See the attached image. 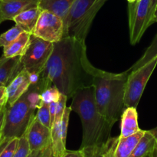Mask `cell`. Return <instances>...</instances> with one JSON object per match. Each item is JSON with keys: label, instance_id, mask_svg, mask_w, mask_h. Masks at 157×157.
Masks as SVG:
<instances>
[{"label": "cell", "instance_id": "cell-14", "mask_svg": "<svg viewBox=\"0 0 157 157\" xmlns=\"http://www.w3.org/2000/svg\"><path fill=\"white\" fill-rule=\"evenodd\" d=\"M21 57L0 58V87H7L11 81L23 70Z\"/></svg>", "mask_w": 157, "mask_h": 157}, {"label": "cell", "instance_id": "cell-38", "mask_svg": "<svg viewBox=\"0 0 157 157\" xmlns=\"http://www.w3.org/2000/svg\"><path fill=\"white\" fill-rule=\"evenodd\" d=\"M137 1V0H127L128 3H132V2H134Z\"/></svg>", "mask_w": 157, "mask_h": 157}, {"label": "cell", "instance_id": "cell-31", "mask_svg": "<svg viewBox=\"0 0 157 157\" xmlns=\"http://www.w3.org/2000/svg\"><path fill=\"white\" fill-rule=\"evenodd\" d=\"M57 105H58V101L57 102H52L49 104V108H50L51 117H52V122L53 124L54 120L55 117V113L57 110Z\"/></svg>", "mask_w": 157, "mask_h": 157}, {"label": "cell", "instance_id": "cell-10", "mask_svg": "<svg viewBox=\"0 0 157 157\" xmlns=\"http://www.w3.org/2000/svg\"><path fill=\"white\" fill-rule=\"evenodd\" d=\"M146 130L139 132L127 137L119 136L110 137L104 144L106 156L107 157H129L136 146L145 133Z\"/></svg>", "mask_w": 157, "mask_h": 157}, {"label": "cell", "instance_id": "cell-1", "mask_svg": "<svg viewBox=\"0 0 157 157\" xmlns=\"http://www.w3.org/2000/svg\"><path fill=\"white\" fill-rule=\"evenodd\" d=\"M97 70L87 58L85 41L64 37L54 43L53 52L40 75L38 85L43 91L53 84L62 94L72 98L81 89L93 86Z\"/></svg>", "mask_w": 157, "mask_h": 157}, {"label": "cell", "instance_id": "cell-20", "mask_svg": "<svg viewBox=\"0 0 157 157\" xmlns=\"http://www.w3.org/2000/svg\"><path fill=\"white\" fill-rule=\"evenodd\" d=\"M156 143V139L152 135L150 130H146L143 137L141 138L133 151L132 152L131 155L129 157L147 156L152 153Z\"/></svg>", "mask_w": 157, "mask_h": 157}, {"label": "cell", "instance_id": "cell-33", "mask_svg": "<svg viewBox=\"0 0 157 157\" xmlns=\"http://www.w3.org/2000/svg\"><path fill=\"white\" fill-rule=\"evenodd\" d=\"M45 149H44V150H45ZM44 150H36V151H32L28 157H42L43 154H44Z\"/></svg>", "mask_w": 157, "mask_h": 157}, {"label": "cell", "instance_id": "cell-37", "mask_svg": "<svg viewBox=\"0 0 157 157\" xmlns=\"http://www.w3.org/2000/svg\"><path fill=\"white\" fill-rule=\"evenodd\" d=\"M155 22L157 23V6H156V12H155V15H154V23Z\"/></svg>", "mask_w": 157, "mask_h": 157}, {"label": "cell", "instance_id": "cell-4", "mask_svg": "<svg viewBox=\"0 0 157 157\" xmlns=\"http://www.w3.org/2000/svg\"><path fill=\"white\" fill-rule=\"evenodd\" d=\"M41 93L37 84H32L16 102L11 106L7 104L0 146L24 136L36 116L35 110L41 102Z\"/></svg>", "mask_w": 157, "mask_h": 157}, {"label": "cell", "instance_id": "cell-28", "mask_svg": "<svg viewBox=\"0 0 157 157\" xmlns=\"http://www.w3.org/2000/svg\"><path fill=\"white\" fill-rule=\"evenodd\" d=\"M6 109H7V104L0 107V141H1L2 134L3 126H4L5 116H6Z\"/></svg>", "mask_w": 157, "mask_h": 157}, {"label": "cell", "instance_id": "cell-34", "mask_svg": "<svg viewBox=\"0 0 157 157\" xmlns=\"http://www.w3.org/2000/svg\"><path fill=\"white\" fill-rule=\"evenodd\" d=\"M150 157H157V143L153 148V151L150 153Z\"/></svg>", "mask_w": 157, "mask_h": 157}, {"label": "cell", "instance_id": "cell-24", "mask_svg": "<svg viewBox=\"0 0 157 157\" xmlns=\"http://www.w3.org/2000/svg\"><path fill=\"white\" fill-rule=\"evenodd\" d=\"M61 94H62L60 92L58 87L52 84V86L41 92L40 94V98H41V101L47 103V104H50L52 102H57L59 101Z\"/></svg>", "mask_w": 157, "mask_h": 157}, {"label": "cell", "instance_id": "cell-39", "mask_svg": "<svg viewBox=\"0 0 157 157\" xmlns=\"http://www.w3.org/2000/svg\"><path fill=\"white\" fill-rule=\"evenodd\" d=\"M146 157H150V155H148V156H146Z\"/></svg>", "mask_w": 157, "mask_h": 157}, {"label": "cell", "instance_id": "cell-18", "mask_svg": "<svg viewBox=\"0 0 157 157\" xmlns=\"http://www.w3.org/2000/svg\"><path fill=\"white\" fill-rule=\"evenodd\" d=\"M31 34L23 32L13 42L3 48V56L6 58L21 57L26 52L30 42Z\"/></svg>", "mask_w": 157, "mask_h": 157}, {"label": "cell", "instance_id": "cell-13", "mask_svg": "<svg viewBox=\"0 0 157 157\" xmlns=\"http://www.w3.org/2000/svg\"><path fill=\"white\" fill-rule=\"evenodd\" d=\"M40 0H4L0 1V10L5 20H12L20 13L38 7Z\"/></svg>", "mask_w": 157, "mask_h": 157}, {"label": "cell", "instance_id": "cell-30", "mask_svg": "<svg viewBox=\"0 0 157 157\" xmlns=\"http://www.w3.org/2000/svg\"><path fill=\"white\" fill-rule=\"evenodd\" d=\"M61 157H84V156L83 151L80 149L79 150H75V151L66 150L65 153Z\"/></svg>", "mask_w": 157, "mask_h": 157}, {"label": "cell", "instance_id": "cell-3", "mask_svg": "<svg viewBox=\"0 0 157 157\" xmlns=\"http://www.w3.org/2000/svg\"><path fill=\"white\" fill-rule=\"evenodd\" d=\"M129 72L114 74L98 68L94 78L95 101L100 113L114 125L121 117L124 107L126 83Z\"/></svg>", "mask_w": 157, "mask_h": 157}, {"label": "cell", "instance_id": "cell-2", "mask_svg": "<svg viewBox=\"0 0 157 157\" xmlns=\"http://www.w3.org/2000/svg\"><path fill=\"white\" fill-rule=\"evenodd\" d=\"M70 107L79 115L82 124L81 149L90 146H101L110 139L113 125L98 110L93 86L77 91L72 98Z\"/></svg>", "mask_w": 157, "mask_h": 157}, {"label": "cell", "instance_id": "cell-36", "mask_svg": "<svg viewBox=\"0 0 157 157\" xmlns=\"http://www.w3.org/2000/svg\"><path fill=\"white\" fill-rule=\"evenodd\" d=\"M3 21H5V19H4V18H3V16H2V12H1V10H0V24H1V23Z\"/></svg>", "mask_w": 157, "mask_h": 157}, {"label": "cell", "instance_id": "cell-26", "mask_svg": "<svg viewBox=\"0 0 157 157\" xmlns=\"http://www.w3.org/2000/svg\"><path fill=\"white\" fill-rule=\"evenodd\" d=\"M30 147H29V142H28L26 134L25 133L24 136L19 138L18 140V147H17L15 153L13 157H28L31 153Z\"/></svg>", "mask_w": 157, "mask_h": 157}, {"label": "cell", "instance_id": "cell-16", "mask_svg": "<svg viewBox=\"0 0 157 157\" xmlns=\"http://www.w3.org/2000/svg\"><path fill=\"white\" fill-rule=\"evenodd\" d=\"M75 0H40L38 7L58 15L65 22Z\"/></svg>", "mask_w": 157, "mask_h": 157}, {"label": "cell", "instance_id": "cell-40", "mask_svg": "<svg viewBox=\"0 0 157 157\" xmlns=\"http://www.w3.org/2000/svg\"><path fill=\"white\" fill-rule=\"evenodd\" d=\"M0 1H4V0H0Z\"/></svg>", "mask_w": 157, "mask_h": 157}, {"label": "cell", "instance_id": "cell-23", "mask_svg": "<svg viewBox=\"0 0 157 157\" xmlns=\"http://www.w3.org/2000/svg\"><path fill=\"white\" fill-rule=\"evenodd\" d=\"M36 118L45 127L52 128V122L51 117L50 108L49 104L44 103L41 101L39 106L38 107V111L36 113Z\"/></svg>", "mask_w": 157, "mask_h": 157}, {"label": "cell", "instance_id": "cell-32", "mask_svg": "<svg viewBox=\"0 0 157 157\" xmlns=\"http://www.w3.org/2000/svg\"><path fill=\"white\" fill-rule=\"evenodd\" d=\"M42 157H55L53 154V151H52V144H49V145L46 147Z\"/></svg>", "mask_w": 157, "mask_h": 157}, {"label": "cell", "instance_id": "cell-25", "mask_svg": "<svg viewBox=\"0 0 157 157\" xmlns=\"http://www.w3.org/2000/svg\"><path fill=\"white\" fill-rule=\"evenodd\" d=\"M19 139L15 138L0 146V157H13Z\"/></svg>", "mask_w": 157, "mask_h": 157}, {"label": "cell", "instance_id": "cell-19", "mask_svg": "<svg viewBox=\"0 0 157 157\" xmlns=\"http://www.w3.org/2000/svg\"><path fill=\"white\" fill-rule=\"evenodd\" d=\"M61 121H54L51 128V144L55 157H61L67 150L66 140L64 139L61 131Z\"/></svg>", "mask_w": 157, "mask_h": 157}, {"label": "cell", "instance_id": "cell-29", "mask_svg": "<svg viewBox=\"0 0 157 157\" xmlns=\"http://www.w3.org/2000/svg\"><path fill=\"white\" fill-rule=\"evenodd\" d=\"M7 104V90L6 87H0V107Z\"/></svg>", "mask_w": 157, "mask_h": 157}, {"label": "cell", "instance_id": "cell-12", "mask_svg": "<svg viewBox=\"0 0 157 157\" xmlns=\"http://www.w3.org/2000/svg\"><path fill=\"white\" fill-rule=\"evenodd\" d=\"M31 85L30 75L25 69H23L6 87L8 105L11 106L16 102L28 91Z\"/></svg>", "mask_w": 157, "mask_h": 157}, {"label": "cell", "instance_id": "cell-5", "mask_svg": "<svg viewBox=\"0 0 157 157\" xmlns=\"http://www.w3.org/2000/svg\"><path fill=\"white\" fill-rule=\"evenodd\" d=\"M107 0H75L64 22V37L85 41L98 12Z\"/></svg>", "mask_w": 157, "mask_h": 157}, {"label": "cell", "instance_id": "cell-27", "mask_svg": "<svg viewBox=\"0 0 157 157\" xmlns=\"http://www.w3.org/2000/svg\"><path fill=\"white\" fill-rule=\"evenodd\" d=\"M84 157H107L106 156L104 144L101 146H90L81 149Z\"/></svg>", "mask_w": 157, "mask_h": 157}, {"label": "cell", "instance_id": "cell-9", "mask_svg": "<svg viewBox=\"0 0 157 157\" xmlns=\"http://www.w3.org/2000/svg\"><path fill=\"white\" fill-rule=\"evenodd\" d=\"M32 34L47 41L58 42L64 37V21L55 14L42 10Z\"/></svg>", "mask_w": 157, "mask_h": 157}, {"label": "cell", "instance_id": "cell-35", "mask_svg": "<svg viewBox=\"0 0 157 157\" xmlns=\"http://www.w3.org/2000/svg\"><path fill=\"white\" fill-rule=\"evenodd\" d=\"M150 132L152 133V135L154 136V138L156 139V140L157 142V127H156V128H154V129H152V130H150Z\"/></svg>", "mask_w": 157, "mask_h": 157}, {"label": "cell", "instance_id": "cell-7", "mask_svg": "<svg viewBox=\"0 0 157 157\" xmlns=\"http://www.w3.org/2000/svg\"><path fill=\"white\" fill-rule=\"evenodd\" d=\"M54 43L43 40L31 34L30 42L24 55L21 57L23 68L29 75H41L52 55Z\"/></svg>", "mask_w": 157, "mask_h": 157}, {"label": "cell", "instance_id": "cell-17", "mask_svg": "<svg viewBox=\"0 0 157 157\" xmlns=\"http://www.w3.org/2000/svg\"><path fill=\"white\" fill-rule=\"evenodd\" d=\"M41 10L39 7L32 8L20 13L14 18L15 25L20 26L23 31L32 34L39 19Z\"/></svg>", "mask_w": 157, "mask_h": 157}, {"label": "cell", "instance_id": "cell-15", "mask_svg": "<svg viewBox=\"0 0 157 157\" xmlns=\"http://www.w3.org/2000/svg\"><path fill=\"white\" fill-rule=\"evenodd\" d=\"M121 135L127 137L134 135L140 130L138 125V114L136 108L132 107H126L121 115Z\"/></svg>", "mask_w": 157, "mask_h": 157}, {"label": "cell", "instance_id": "cell-21", "mask_svg": "<svg viewBox=\"0 0 157 157\" xmlns=\"http://www.w3.org/2000/svg\"><path fill=\"white\" fill-rule=\"evenodd\" d=\"M157 57V34L155 36V38H153V41L150 44V45L147 48V49L146 50L145 53L144 54L142 57L129 69L127 71L131 72L133 71L136 70V69L140 68L142 66H144V64H147L148 62H150V61H152L153 59H154L155 58Z\"/></svg>", "mask_w": 157, "mask_h": 157}, {"label": "cell", "instance_id": "cell-11", "mask_svg": "<svg viewBox=\"0 0 157 157\" xmlns=\"http://www.w3.org/2000/svg\"><path fill=\"white\" fill-rule=\"evenodd\" d=\"M31 151L44 150L52 143L51 129L34 118L25 133Z\"/></svg>", "mask_w": 157, "mask_h": 157}, {"label": "cell", "instance_id": "cell-8", "mask_svg": "<svg viewBox=\"0 0 157 157\" xmlns=\"http://www.w3.org/2000/svg\"><path fill=\"white\" fill-rule=\"evenodd\" d=\"M157 65V57L140 68L129 72L126 83L124 107L136 108L147 82Z\"/></svg>", "mask_w": 157, "mask_h": 157}, {"label": "cell", "instance_id": "cell-22", "mask_svg": "<svg viewBox=\"0 0 157 157\" xmlns=\"http://www.w3.org/2000/svg\"><path fill=\"white\" fill-rule=\"evenodd\" d=\"M23 29L20 26L15 25L10 29L0 35V48H5L13 42L22 32Z\"/></svg>", "mask_w": 157, "mask_h": 157}, {"label": "cell", "instance_id": "cell-6", "mask_svg": "<svg viewBox=\"0 0 157 157\" xmlns=\"http://www.w3.org/2000/svg\"><path fill=\"white\" fill-rule=\"evenodd\" d=\"M157 0H137L128 3L129 29L131 44H137L147 31L154 23Z\"/></svg>", "mask_w": 157, "mask_h": 157}]
</instances>
